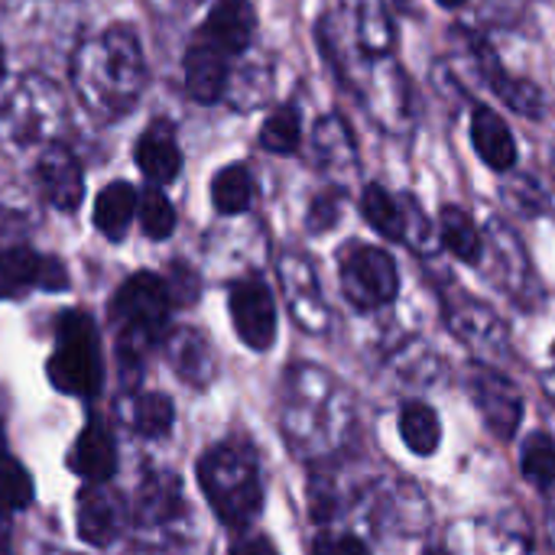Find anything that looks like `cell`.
Listing matches in <instances>:
<instances>
[{
	"label": "cell",
	"mask_w": 555,
	"mask_h": 555,
	"mask_svg": "<svg viewBox=\"0 0 555 555\" xmlns=\"http://www.w3.org/2000/svg\"><path fill=\"white\" fill-rule=\"evenodd\" d=\"M29 501H33V478L16 459L0 455V507L23 511Z\"/></svg>",
	"instance_id": "f546056e"
},
{
	"label": "cell",
	"mask_w": 555,
	"mask_h": 555,
	"mask_svg": "<svg viewBox=\"0 0 555 555\" xmlns=\"http://www.w3.org/2000/svg\"><path fill=\"white\" fill-rule=\"evenodd\" d=\"M283 280L289 286V299L296 309V319L309 328V332H322L328 322V306L322 302L319 283L312 267L306 263V257H283Z\"/></svg>",
	"instance_id": "ac0fdd59"
},
{
	"label": "cell",
	"mask_w": 555,
	"mask_h": 555,
	"mask_svg": "<svg viewBox=\"0 0 555 555\" xmlns=\"http://www.w3.org/2000/svg\"><path fill=\"white\" fill-rule=\"evenodd\" d=\"M439 3H442L446 10H459V7H465L468 0H439Z\"/></svg>",
	"instance_id": "e575fe53"
},
{
	"label": "cell",
	"mask_w": 555,
	"mask_h": 555,
	"mask_svg": "<svg viewBox=\"0 0 555 555\" xmlns=\"http://www.w3.org/2000/svg\"><path fill=\"white\" fill-rule=\"evenodd\" d=\"M254 33H257V10L250 0H218L208 10L195 39L234 59L254 42Z\"/></svg>",
	"instance_id": "7c38bea8"
},
{
	"label": "cell",
	"mask_w": 555,
	"mask_h": 555,
	"mask_svg": "<svg viewBox=\"0 0 555 555\" xmlns=\"http://www.w3.org/2000/svg\"><path fill=\"white\" fill-rule=\"evenodd\" d=\"M137 166L153 185H166L182 169V153L176 143V133L166 120H156L146 127V133L137 140Z\"/></svg>",
	"instance_id": "e0dca14e"
},
{
	"label": "cell",
	"mask_w": 555,
	"mask_h": 555,
	"mask_svg": "<svg viewBox=\"0 0 555 555\" xmlns=\"http://www.w3.org/2000/svg\"><path fill=\"white\" fill-rule=\"evenodd\" d=\"M3 550H7V527L0 524V555H3Z\"/></svg>",
	"instance_id": "d590c367"
},
{
	"label": "cell",
	"mask_w": 555,
	"mask_h": 555,
	"mask_svg": "<svg viewBox=\"0 0 555 555\" xmlns=\"http://www.w3.org/2000/svg\"><path fill=\"white\" fill-rule=\"evenodd\" d=\"M338 218H341V195L338 192H322L319 198H312L306 224H309V231L325 234V231H332L338 224Z\"/></svg>",
	"instance_id": "1f68e13d"
},
{
	"label": "cell",
	"mask_w": 555,
	"mask_h": 555,
	"mask_svg": "<svg viewBox=\"0 0 555 555\" xmlns=\"http://www.w3.org/2000/svg\"><path fill=\"white\" fill-rule=\"evenodd\" d=\"M553 176H555V150H553Z\"/></svg>",
	"instance_id": "f35d334b"
},
{
	"label": "cell",
	"mask_w": 555,
	"mask_h": 555,
	"mask_svg": "<svg viewBox=\"0 0 555 555\" xmlns=\"http://www.w3.org/2000/svg\"><path fill=\"white\" fill-rule=\"evenodd\" d=\"M254 202V179L244 166H224L215 179H211V205L221 215H241L247 211Z\"/></svg>",
	"instance_id": "d4e9b609"
},
{
	"label": "cell",
	"mask_w": 555,
	"mask_h": 555,
	"mask_svg": "<svg viewBox=\"0 0 555 555\" xmlns=\"http://www.w3.org/2000/svg\"><path fill=\"white\" fill-rule=\"evenodd\" d=\"M553 361H555V345H553Z\"/></svg>",
	"instance_id": "60d3db41"
},
{
	"label": "cell",
	"mask_w": 555,
	"mask_h": 555,
	"mask_svg": "<svg viewBox=\"0 0 555 555\" xmlns=\"http://www.w3.org/2000/svg\"><path fill=\"white\" fill-rule=\"evenodd\" d=\"M520 472L537 491H553L555 488V439L546 433H533L524 442L520 452Z\"/></svg>",
	"instance_id": "484cf974"
},
{
	"label": "cell",
	"mask_w": 555,
	"mask_h": 555,
	"mask_svg": "<svg viewBox=\"0 0 555 555\" xmlns=\"http://www.w3.org/2000/svg\"><path fill=\"white\" fill-rule=\"evenodd\" d=\"M120 530V507L117 498L104 491H85L78 498V533L91 546H107Z\"/></svg>",
	"instance_id": "7402d4cb"
},
{
	"label": "cell",
	"mask_w": 555,
	"mask_h": 555,
	"mask_svg": "<svg viewBox=\"0 0 555 555\" xmlns=\"http://www.w3.org/2000/svg\"><path fill=\"white\" fill-rule=\"evenodd\" d=\"M338 276H341L345 299L361 312L384 309L400 296L397 260L384 247H374V244H351L341 254Z\"/></svg>",
	"instance_id": "5b68a950"
},
{
	"label": "cell",
	"mask_w": 555,
	"mask_h": 555,
	"mask_svg": "<svg viewBox=\"0 0 555 555\" xmlns=\"http://www.w3.org/2000/svg\"><path fill=\"white\" fill-rule=\"evenodd\" d=\"M208 348H205V341L195 335V332H179L176 338H172V364H176V371L179 374H185V377H192L195 374V364L192 361H198V364H205V354Z\"/></svg>",
	"instance_id": "4dcf8cb0"
},
{
	"label": "cell",
	"mask_w": 555,
	"mask_h": 555,
	"mask_svg": "<svg viewBox=\"0 0 555 555\" xmlns=\"http://www.w3.org/2000/svg\"><path fill=\"white\" fill-rule=\"evenodd\" d=\"M49 380L68 397H94L101 387V345L91 315L72 309L59 319Z\"/></svg>",
	"instance_id": "277c9868"
},
{
	"label": "cell",
	"mask_w": 555,
	"mask_h": 555,
	"mask_svg": "<svg viewBox=\"0 0 555 555\" xmlns=\"http://www.w3.org/2000/svg\"><path fill=\"white\" fill-rule=\"evenodd\" d=\"M231 319L247 348L267 351L276 341V302L260 276H247L231 286Z\"/></svg>",
	"instance_id": "ba28073f"
},
{
	"label": "cell",
	"mask_w": 555,
	"mask_h": 555,
	"mask_svg": "<svg viewBox=\"0 0 555 555\" xmlns=\"http://www.w3.org/2000/svg\"><path fill=\"white\" fill-rule=\"evenodd\" d=\"M423 555H452V553H446V550H426Z\"/></svg>",
	"instance_id": "8d00e7d4"
},
{
	"label": "cell",
	"mask_w": 555,
	"mask_h": 555,
	"mask_svg": "<svg viewBox=\"0 0 555 555\" xmlns=\"http://www.w3.org/2000/svg\"><path fill=\"white\" fill-rule=\"evenodd\" d=\"M137 215V192L130 182L117 179L111 185L101 189L98 202H94V228L107 237V241H124L130 221Z\"/></svg>",
	"instance_id": "ffe728a7"
},
{
	"label": "cell",
	"mask_w": 555,
	"mask_h": 555,
	"mask_svg": "<svg viewBox=\"0 0 555 555\" xmlns=\"http://www.w3.org/2000/svg\"><path fill=\"white\" fill-rule=\"evenodd\" d=\"M485 234V260H491V276L494 283L520 306L530 309V296L537 293V273L533 263L524 250V241L504 218H491ZM481 260V263H485Z\"/></svg>",
	"instance_id": "8992f818"
},
{
	"label": "cell",
	"mask_w": 555,
	"mask_h": 555,
	"mask_svg": "<svg viewBox=\"0 0 555 555\" xmlns=\"http://www.w3.org/2000/svg\"><path fill=\"white\" fill-rule=\"evenodd\" d=\"M472 146H475L478 159L494 172H511L517 166L514 130L488 104H475V111H472Z\"/></svg>",
	"instance_id": "9a60e30c"
},
{
	"label": "cell",
	"mask_w": 555,
	"mask_h": 555,
	"mask_svg": "<svg viewBox=\"0 0 555 555\" xmlns=\"http://www.w3.org/2000/svg\"><path fill=\"white\" fill-rule=\"evenodd\" d=\"M302 143V120H299V111L293 104H283L276 107L263 127H260V146L270 150V153H280V156H289L296 153Z\"/></svg>",
	"instance_id": "4316f807"
},
{
	"label": "cell",
	"mask_w": 555,
	"mask_h": 555,
	"mask_svg": "<svg viewBox=\"0 0 555 555\" xmlns=\"http://www.w3.org/2000/svg\"><path fill=\"white\" fill-rule=\"evenodd\" d=\"M72 472L81 475L85 481H111L114 472H117V446H114V436L107 429V423L101 420H88L75 449H72V459H68Z\"/></svg>",
	"instance_id": "2e32d148"
},
{
	"label": "cell",
	"mask_w": 555,
	"mask_h": 555,
	"mask_svg": "<svg viewBox=\"0 0 555 555\" xmlns=\"http://www.w3.org/2000/svg\"><path fill=\"white\" fill-rule=\"evenodd\" d=\"M172 420H176L172 403H169V397H163V393H143V397L137 400V406H133V426H137V433L146 436V439H163V436H169Z\"/></svg>",
	"instance_id": "f1b7e54d"
},
{
	"label": "cell",
	"mask_w": 555,
	"mask_h": 555,
	"mask_svg": "<svg viewBox=\"0 0 555 555\" xmlns=\"http://www.w3.org/2000/svg\"><path fill=\"white\" fill-rule=\"evenodd\" d=\"M169 286L153 276V273H137L130 276L117 296H114V325H117V348L120 358H143L150 345H156V338L163 335L166 322H169Z\"/></svg>",
	"instance_id": "3957f363"
},
{
	"label": "cell",
	"mask_w": 555,
	"mask_h": 555,
	"mask_svg": "<svg viewBox=\"0 0 555 555\" xmlns=\"http://www.w3.org/2000/svg\"><path fill=\"white\" fill-rule=\"evenodd\" d=\"M0 78H3V46H0Z\"/></svg>",
	"instance_id": "74e56055"
},
{
	"label": "cell",
	"mask_w": 555,
	"mask_h": 555,
	"mask_svg": "<svg viewBox=\"0 0 555 555\" xmlns=\"http://www.w3.org/2000/svg\"><path fill=\"white\" fill-rule=\"evenodd\" d=\"M361 215L387 241H406V208H403V198L390 195L380 182L364 185V192H361Z\"/></svg>",
	"instance_id": "603a6c76"
},
{
	"label": "cell",
	"mask_w": 555,
	"mask_h": 555,
	"mask_svg": "<svg viewBox=\"0 0 555 555\" xmlns=\"http://www.w3.org/2000/svg\"><path fill=\"white\" fill-rule=\"evenodd\" d=\"M36 182H39L42 198L59 211H75L85 192L78 156L62 143L46 146V153L36 163Z\"/></svg>",
	"instance_id": "4fadbf2b"
},
{
	"label": "cell",
	"mask_w": 555,
	"mask_h": 555,
	"mask_svg": "<svg viewBox=\"0 0 555 555\" xmlns=\"http://www.w3.org/2000/svg\"><path fill=\"white\" fill-rule=\"evenodd\" d=\"M68 289V273L55 257H42L29 247L0 250V299H16L29 289Z\"/></svg>",
	"instance_id": "30bf717a"
},
{
	"label": "cell",
	"mask_w": 555,
	"mask_h": 555,
	"mask_svg": "<svg viewBox=\"0 0 555 555\" xmlns=\"http://www.w3.org/2000/svg\"><path fill=\"white\" fill-rule=\"evenodd\" d=\"M185 3H202V0H185Z\"/></svg>",
	"instance_id": "ab89813d"
},
{
	"label": "cell",
	"mask_w": 555,
	"mask_h": 555,
	"mask_svg": "<svg viewBox=\"0 0 555 555\" xmlns=\"http://www.w3.org/2000/svg\"><path fill=\"white\" fill-rule=\"evenodd\" d=\"M439 241L455 260L468 267H478L485 260V234L475 218L459 205H446L439 211Z\"/></svg>",
	"instance_id": "d6986e66"
},
{
	"label": "cell",
	"mask_w": 555,
	"mask_h": 555,
	"mask_svg": "<svg viewBox=\"0 0 555 555\" xmlns=\"http://www.w3.org/2000/svg\"><path fill=\"white\" fill-rule=\"evenodd\" d=\"M400 439L416 459H429L442 446V423L439 413L423 400H406L400 406Z\"/></svg>",
	"instance_id": "44dd1931"
},
{
	"label": "cell",
	"mask_w": 555,
	"mask_h": 555,
	"mask_svg": "<svg viewBox=\"0 0 555 555\" xmlns=\"http://www.w3.org/2000/svg\"><path fill=\"white\" fill-rule=\"evenodd\" d=\"M354 23H358V42L371 59H387L393 46V23L387 16L384 0H358L354 7Z\"/></svg>",
	"instance_id": "cb8c5ba5"
},
{
	"label": "cell",
	"mask_w": 555,
	"mask_h": 555,
	"mask_svg": "<svg viewBox=\"0 0 555 555\" xmlns=\"http://www.w3.org/2000/svg\"><path fill=\"white\" fill-rule=\"evenodd\" d=\"M182 72H185V94L198 104H215L228 91L231 59L224 52L211 49L208 42L195 39L185 52Z\"/></svg>",
	"instance_id": "5bb4252c"
},
{
	"label": "cell",
	"mask_w": 555,
	"mask_h": 555,
	"mask_svg": "<svg viewBox=\"0 0 555 555\" xmlns=\"http://www.w3.org/2000/svg\"><path fill=\"white\" fill-rule=\"evenodd\" d=\"M137 215H140V228L153 241H166L176 231V208H172V202L156 185H150L137 198Z\"/></svg>",
	"instance_id": "83f0119b"
},
{
	"label": "cell",
	"mask_w": 555,
	"mask_h": 555,
	"mask_svg": "<svg viewBox=\"0 0 555 555\" xmlns=\"http://www.w3.org/2000/svg\"><path fill=\"white\" fill-rule=\"evenodd\" d=\"M468 390H472V400H475L485 426L501 442H511L524 423V393L517 390V384L511 377H504L501 371L481 364L472 371Z\"/></svg>",
	"instance_id": "52a82bcc"
},
{
	"label": "cell",
	"mask_w": 555,
	"mask_h": 555,
	"mask_svg": "<svg viewBox=\"0 0 555 555\" xmlns=\"http://www.w3.org/2000/svg\"><path fill=\"white\" fill-rule=\"evenodd\" d=\"M312 555H371L367 546L351 533H322L312 546Z\"/></svg>",
	"instance_id": "d6a6232c"
},
{
	"label": "cell",
	"mask_w": 555,
	"mask_h": 555,
	"mask_svg": "<svg viewBox=\"0 0 555 555\" xmlns=\"http://www.w3.org/2000/svg\"><path fill=\"white\" fill-rule=\"evenodd\" d=\"M231 555H280L276 546L267 540V537H241L234 546H231Z\"/></svg>",
	"instance_id": "836d02e7"
},
{
	"label": "cell",
	"mask_w": 555,
	"mask_h": 555,
	"mask_svg": "<svg viewBox=\"0 0 555 555\" xmlns=\"http://www.w3.org/2000/svg\"><path fill=\"white\" fill-rule=\"evenodd\" d=\"M146 85V65L140 39L130 26L117 23L94 39H88L75 55V88L78 98L98 117L127 114Z\"/></svg>",
	"instance_id": "6da1fadb"
},
{
	"label": "cell",
	"mask_w": 555,
	"mask_h": 555,
	"mask_svg": "<svg viewBox=\"0 0 555 555\" xmlns=\"http://www.w3.org/2000/svg\"><path fill=\"white\" fill-rule=\"evenodd\" d=\"M198 481L221 524L244 530L260 514L263 504L260 468L244 442L228 439L208 449L198 462Z\"/></svg>",
	"instance_id": "7a4b0ae2"
},
{
	"label": "cell",
	"mask_w": 555,
	"mask_h": 555,
	"mask_svg": "<svg viewBox=\"0 0 555 555\" xmlns=\"http://www.w3.org/2000/svg\"><path fill=\"white\" fill-rule=\"evenodd\" d=\"M472 52H475V65H478V72H481V81L491 88V94H498L507 107H514L517 114H524V117H543V91L533 85V81H527V78H517V75H511L504 65H501V59L494 55V49L488 46V39H481V36H472Z\"/></svg>",
	"instance_id": "8fae6325"
},
{
	"label": "cell",
	"mask_w": 555,
	"mask_h": 555,
	"mask_svg": "<svg viewBox=\"0 0 555 555\" xmlns=\"http://www.w3.org/2000/svg\"><path fill=\"white\" fill-rule=\"evenodd\" d=\"M446 322L475 354H485V358L504 354V348L511 345L504 322L485 302L472 299L462 289L446 293Z\"/></svg>",
	"instance_id": "9c48e42d"
}]
</instances>
